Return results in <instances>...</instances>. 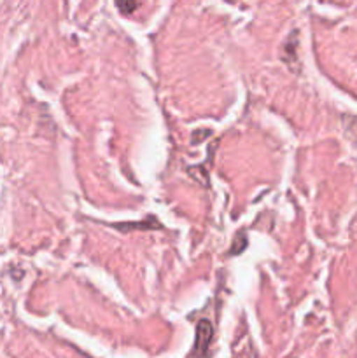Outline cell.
I'll return each mask as SVG.
<instances>
[{
  "instance_id": "6da1fadb",
  "label": "cell",
  "mask_w": 357,
  "mask_h": 358,
  "mask_svg": "<svg viewBox=\"0 0 357 358\" xmlns=\"http://www.w3.org/2000/svg\"><path fill=\"white\" fill-rule=\"evenodd\" d=\"M214 338V329L209 320H200L196 325V341L195 348H192L191 358H206V352L212 343Z\"/></svg>"
},
{
  "instance_id": "5b68a950",
  "label": "cell",
  "mask_w": 357,
  "mask_h": 358,
  "mask_svg": "<svg viewBox=\"0 0 357 358\" xmlns=\"http://www.w3.org/2000/svg\"><path fill=\"white\" fill-rule=\"evenodd\" d=\"M115 6H118L119 9L122 10V13H126V14H128L130 10L136 9V7H139V3H135V2H130V3H121V2H118V3H115Z\"/></svg>"
},
{
  "instance_id": "3957f363",
  "label": "cell",
  "mask_w": 357,
  "mask_h": 358,
  "mask_svg": "<svg viewBox=\"0 0 357 358\" xmlns=\"http://www.w3.org/2000/svg\"><path fill=\"white\" fill-rule=\"evenodd\" d=\"M296 38H298V31H293V35L287 38L286 45H284V49H286V51H284L282 58L286 59L287 63H290V59L296 58V45H298Z\"/></svg>"
},
{
  "instance_id": "277c9868",
  "label": "cell",
  "mask_w": 357,
  "mask_h": 358,
  "mask_svg": "<svg viewBox=\"0 0 357 358\" xmlns=\"http://www.w3.org/2000/svg\"><path fill=\"white\" fill-rule=\"evenodd\" d=\"M343 126H345V133L350 136V140L357 143V115L343 117Z\"/></svg>"
},
{
  "instance_id": "7a4b0ae2",
  "label": "cell",
  "mask_w": 357,
  "mask_h": 358,
  "mask_svg": "<svg viewBox=\"0 0 357 358\" xmlns=\"http://www.w3.org/2000/svg\"><path fill=\"white\" fill-rule=\"evenodd\" d=\"M114 227H118V229L121 231H130V229H158V227L161 226L156 219H147L146 222H128V224H122V226L114 224Z\"/></svg>"
}]
</instances>
